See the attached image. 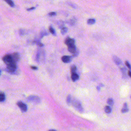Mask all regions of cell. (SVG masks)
Returning a JSON list of instances; mask_svg holds the SVG:
<instances>
[{
	"label": "cell",
	"instance_id": "1",
	"mask_svg": "<svg viewBox=\"0 0 131 131\" xmlns=\"http://www.w3.org/2000/svg\"><path fill=\"white\" fill-rule=\"evenodd\" d=\"M71 104L73 106V107H74L76 110H77L78 112H80L81 113H82L83 112V109L82 107L81 104V102L77 100V99L74 98L72 99Z\"/></svg>",
	"mask_w": 131,
	"mask_h": 131
},
{
	"label": "cell",
	"instance_id": "2",
	"mask_svg": "<svg viewBox=\"0 0 131 131\" xmlns=\"http://www.w3.org/2000/svg\"><path fill=\"white\" fill-rule=\"evenodd\" d=\"M3 60L5 63L6 64L7 66L11 65L13 63H16V62L13 60L12 57L11 56V55H9V54L5 55L3 58Z\"/></svg>",
	"mask_w": 131,
	"mask_h": 131
},
{
	"label": "cell",
	"instance_id": "3",
	"mask_svg": "<svg viewBox=\"0 0 131 131\" xmlns=\"http://www.w3.org/2000/svg\"><path fill=\"white\" fill-rule=\"evenodd\" d=\"M17 70V63H13L11 65L7 66L6 71L10 73V74H14Z\"/></svg>",
	"mask_w": 131,
	"mask_h": 131
},
{
	"label": "cell",
	"instance_id": "4",
	"mask_svg": "<svg viewBox=\"0 0 131 131\" xmlns=\"http://www.w3.org/2000/svg\"><path fill=\"white\" fill-rule=\"evenodd\" d=\"M27 100L29 102H32L35 104H38L40 102V98L37 96H34V95H31L29 96L27 98Z\"/></svg>",
	"mask_w": 131,
	"mask_h": 131
},
{
	"label": "cell",
	"instance_id": "5",
	"mask_svg": "<svg viewBox=\"0 0 131 131\" xmlns=\"http://www.w3.org/2000/svg\"><path fill=\"white\" fill-rule=\"evenodd\" d=\"M17 105L23 112H26L27 111L28 108L27 105L25 103H23L22 101H18L17 102Z\"/></svg>",
	"mask_w": 131,
	"mask_h": 131
},
{
	"label": "cell",
	"instance_id": "6",
	"mask_svg": "<svg viewBox=\"0 0 131 131\" xmlns=\"http://www.w3.org/2000/svg\"><path fill=\"white\" fill-rule=\"evenodd\" d=\"M75 41L73 39H70L69 38H68L65 40V44L68 46V47L71 46L72 45H74Z\"/></svg>",
	"mask_w": 131,
	"mask_h": 131
},
{
	"label": "cell",
	"instance_id": "7",
	"mask_svg": "<svg viewBox=\"0 0 131 131\" xmlns=\"http://www.w3.org/2000/svg\"><path fill=\"white\" fill-rule=\"evenodd\" d=\"M11 56L12 57L13 60L16 62V63L19 61L20 59V54L18 53H16V52H15V53L12 54Z\"/></svg>",
	"mask_w": 131,
	"mask_h": 131
},
{
	"label": "cell",
	"instance_id": "8",
	"mask_svg": "<svg viewBox=\"0 0 131 131\" xmlns=\"http://www.w3.org/2000/svg\"><path fill=\"white\" fill-rule=\"evenodd\" d=\"M71 57L69 56H64L61 57V60L65 63H69L71 61Z\"/></svg>",
	"mask_w": 131,
	"mask_h": 131
},
{
	"label": "cell",
	"instance_id": "9",
	"mask_svg": "<svg viewBox=\"0 0 131 131\" xmlns=\"http://www.w3.org/2000/svg\"><path fill=\"white\" fill-rule=\"evenodd\" d=\"M68 50L69 51L70 53H71L72 54H74L75 52H76L77 48H76V46L74 45H72L71 46H69L68 48Z\"/></svg>",
	"mask_w": 131,
	"mask_h": 131
},
{
	"label": "cell",
	"instance_id": "10",
	"mask_svg": "<svg viewBox=\"0 0 131 131\" xmlns=\"http://www.w3.org/2000/svg\"><path fill=\"white\" fill-rule=\"evenodd\" d=\"M113 61H114V62L115 64L117 65H120L121 64V60H120V59H119L118 57L116 56H113Z\"/></svg>",
	"mask_w": 131,
	"mask_h": 131
},
{
	"label": "cell",
	"instance_id": "11",
	"mask_svg": "<svg viewBox=\"0 0 131 131\" xmlns=\"http://www.w3.org/2000/svg\"><path fill=\"white\" fill-rule=\"evenodd\" d=\"M128 111H129V108L128 107V104L127 103H124L121 109V112L122 113H125L128 112Z\"/></svg>",
	"mask_w": 131,
	"mask_h": 131
},
{
	"label": "cell",
	"instance_id": "12",
	"mask_svg": "<svg viewBox=\"0 0 131 131\" xmlns=\"http://www.w3.org/2000/svg\"><path fill=\"white\" fill-rule=\"evenodd\" d=\"M79 75H78L76 73H73L71 75V79L73 81H76L79 79Z\"/></svg>",
	"mask_w": 131,
	"mask_h": 131
},
{
	"label": "cell",
	"instance_id": "13",
	"mask_svg": "<svg viewBox=\"0 0 131 131\" xmlns=\"http://www.w3.org/2000/svg\"><path fill=\"white\" fill-rule=\"evenodd\" d=\"M104 111L107 114L111 113L112 112V108L110 106H106L104 108Z\"/></svg>",
	"mask_w": 131,
	"mask_h": 131
},
{
	"label": "cell",
	"instance_id": "14",
	"mask_svg": "<svg viewBox=\"0 0 131 131\" xmlns=\"http://www.w3.org/2000/svg\"><path fill=\"white\" fill-rule=\"evenodd\" d=\"M77 22V20L75 18H72L71 20L69 21V24L71 26L74 25Z\"/></svg>",
	"mask_w": 131,
	"mask_h": 131
},
{
	"label": "cell",
	"instance_id": "15",
	"mask_svg": "<svg viewBox=\"0 0 131 131\" xmlns=\"http://www.w3.org/2000/svg\"><path fill=\"white\" fill-rule=\"evenodd\" d=\"M95 20L94 19H90L87 20V23L88 25H92L95 24Z\"/></svg>",
	"mask_w": 131,
	"mask_h": 131
},
{
	"label": "cell",
	"instance_id": "16",
	"mask_svg": "<svg viewBox=\"0 0 131 131\" xmlns=\"http://www.w3.org/2000/svg\"><path fill=\"white\" fill-rule=\"evenodd\" d=\"M72 101V99L71 95H69L67 96V102L68 105H70V104H71Z\"/></svg>",
	"mask_w": 131,
	"mask_h": 131
},
{
	"label": "cell",
	"instance_id": "17",
	"mask_svg": "<svg viewBox=\"0 0 131 131\" xmlns=\"http://www.w3.org/2000/svg\"><path fill=\"white\" fill-rule=\"evenodd\" d=\"M5 100V95L3 92H1L0 93V101L1 102L4 101Z\"/></svg>",
	"mask_w": 131,
	"mask_h": 131
},
{
	"label": "cell",
	"instance_id": "18",
	"mask_svg": "<svg viewBox=\"0 0 131 131\" xmlns=\"http://www.w3.org/2000/svg\"><path fill=\"white\" fill-rule=\"evenodd\" d=\"M107 103L110 106H113L114 105V100L112 98H110L108 99Z\"/></svg>",
	"mask_w": 131,
	"mask_h": 131
},
{
	"label": "cell",
	"instance_id": "19",
	"mask_svg": "<svg viewBox=\"0 0 131 131\" xmlns=\"http://www.w3.org/2000/svg\"><path fill=\"white\" fill-rule=\"evenodd\" d=\"M57 24H58V26H59V28H60L61 29L62 28H63L64 27H65V23L64 22L61 21V20H60V21H59L58 23H57Z\"/></svg>",
	"mask_w": 131,
	"mask_h": 131
},
{
	"label": "cell",
	"instance_id": "20",
	"mask_svg": "<svg viewBox=\"0 0 131 131\" xmlns=\"http://www.w3.org/2000/svg\"><path fill=\"white\" fill-rule=\"evenodd\" d=\"M76 70H77V68H76V66L73 65L71 68V72L72 74H73V73H76Z\"/></svg>",
	"mask_w": 131,
	"mask_h": 131
},
{
	"label": "cell",
	"instance_id": "21",
	"mask_svg": "<svg viewBox=\"0 0 131 131\" xmlns=\"http://www.w3.org/2000/svg\"><path fill=\"white\" fill-rule=\"evenodd\" d=\"M5 2H6L8 4H9L11 7H14V3L11 1V0H4Z\"/></svg>",
	"mask_w": 131,
	"mask_h": 131
},
{
	"label": "cell",
	"instance_id": "22",
	"mask_svg": "<svg viewBox=\"0 0 131 131\" xmlns=\"http://www.w3.org/2000/svg\"><path fill=\"white\" fill-rule=\"evenodd\" d=\"M49 31H50V32L52 34H53V35H56V32H55V31L54 30V29L53 28H52L51 26H50V27H49Z\"/></svg>",
	"mask_w": 131,
	"mask_h": 131
},
{
	"label": "cell",
	"instance_id": "23",
	"mask_svg": "<svg viewBox=\"0 0 131 131\" xmlns=\"http://www.w3.org/2000/svg\"><path fill=\"white\" fill-rule=\"evenodd\" d=\"M67 32H68V28L66 27H64L63 28H62L61 29V33L62 35L65 34L66 33H67Z\"/></svg>",
	"mask_w": 131,
	"mask_h": 131
},
{
	"label": "cell",
	"instance_id": "24",
	"mask_svg": "<svg viewBox=\"0 0 131 131\" xmlns=\"http://www.w3.org/2000/svg\"><path fill=\"white\" fill-rule=\"evenodd\" d=\"M79 53H80V51L79 50H78V49H77L76 52H75V53L74 54H73V57H77L78 55H79Z\"/></svg>",
	"mask_w": 131,
	"mask_h": 131
},
{
	"label": "cell",
	"instance_id": "25",
	"mask_svg": "<svg viewBox=\"0 0 131 131\" xmlns=\"http://www.w3.org/2000/svg\"><path fill=\"white\" fill-rule=\"evenodd\" d=\"M35 43H36V45H37L38 46H39L40 47H42L44 46V45L42 43H41V42H40V41H36Z\"/></svg>",
	"mask_w": 131,
	"mask_h": 131
},
{
	"label": "cell",
	"instance_id": "26",
	"mask_svg": "<svg viewBox=\"0 0 131 131\" xmlns=\"http://www.w3.org/2000/svg\"><path fill=\"white\" fill-rule=\"evenodd\" d=\"M125 65H126V66L129 68V69L130 70H131V65L130 64L129 62L128 61H126L125 62Z\"/></svg>",
	"mask_w": 131,
	"mask_h": 131
},
{
	"label": "cell",
	"instance_id": "27",
	"mask_svg": "<svg viewBox=\"0 0 131 131\" xmlns=\"http://www.w3.org/2000/svg\"><path fill=\"white\" fill-rule=\"evenodd\" d=\"M25 33V32H24V30H22V29H20L19 30V34L20 35H23Z\"/></svg>",
	"mask_w": 131,
	"mask_h": 131
},
{
	"label": "cell",
	"instance_id": "28",
	"mask_svg": "<svg viewBox=\"0 0 131 131\" xmlns=\"http://www.w3.org/2000/svg\"><path fill=\"white\" fill-rule=\"evenodd\" d=\"M48 15L50 17H53V16H55V15H56V13L54 12H52L49 13Z\"/></svg>",
	"mask_w": 131,
	"mask_h": 131
},
{
	"label": "cell",
	"instance_id": "29",
	"mask_svg": "<svg viewBox=\"0 0 131 131\" xmlns=\"http://www.w3.org/2000/svg\"><path fill=\"white\" fill-rule=\"evenodd\" d=\"M47 34H48V33H47L46 31H44V32L41 33V37H43L44 35H47Z\"/></svg>",
	"mask_w": 131,
	"mask_h": 131
},
{
	"label": "cell",
	"instance_id": "30",
	"mask_svg": "<svg viewBox=\"0 0 131 131\" xmlns=\"http://www.w3.org/2000/svg\"><path fill=\"white\" fill-rule=\"evenodd\" d=\"M31 69H32L34 70H37V69H38L37 67H35V66H31Z\"/></svg>",
	"mask_w": 131,
	"mask_h": 131
},
{
	"label": "cell",
	"instance_id": "31",
	"mask_svg": "<svg viewBox=\"0 0 131 131\" xmlns=\"http://www.w3.org/2000/svg\"><path fill=\"white\" fill-rule=\"evenodd\" d=\"M35 9V7H31V8H28V9H27V10H28V11H31V10H34V9Z\"/></svg>",
	"mask_w": 131,
	"mask_h": 131
},
{
	"label": "cell",
	"instance_id": "32",
	"mask_svg": "<svg viewBox=\"0 0 131 131\" xmlns=\"http://www.w3.org/2000/svg\"><path fill=\"white\" fill-rule=\"evenodd\" d=\"M68 4H69L70 6H71V7H72L73 8H75V7L74 6H75L74 4H71V3H68Z\"/></svg>",
	"mask_w": 131,
	"mask_h": 131
},
{
	"label": "cell",
	"instance_id": "33",
	"mask_svg": "<svg viewBox=\"0 0 131 131\" xmlns=\"http://www.w3.org/2000/svg\"><path fill=\"white\" fill-rule=\"evenodd\" d=\"M128 75L131 78V71H128Z\"/></svg>",
	"mask_w": 131,
	"mask_h": 131
},
{
	"label": "cell",
	"instance_id": "34",
	"mask_svg": "<svg viewBox=\"0 0 131 131\" xmlns=\"http://www.w3.org/2000/svg\"><path fill=\"white\" fill-rule=\"evenodd\" d=\"M48 131H56V130H53V129H52V130H49Z\"/></svg>",
	"mask_w": 131,
	"mask_h": 131
}]
</instances>
